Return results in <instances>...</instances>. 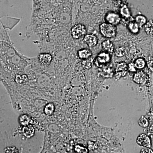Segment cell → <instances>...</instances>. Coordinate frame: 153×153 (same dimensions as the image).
I'll use <instances>...</instances> for the list:
<instances>
[{"mask_svg":"<svg viewBox=\"0 0 153 153\" xmlns=\"http://www.w3.org/2000/svg\"><path fill=\"white\" fill-rule=\"evenodd\" d=\"M100 30L102 35L107 38H112L115 37L117 28L115 26L108 23H103L100 26Z\"/></svg>","mask_w":153,"mask_h":153,"instance_id":"obj_1","label":"cell"},{"mask_svg":"<svg viewBox=\"0 0 153 153\" xmlns=\"http://www.w3.org/2000/svg\"><path fill=\"white\" fill-rule=\"evenodd\" d=\"M86 33V27L81 24L74 25L71 29V35L72 38L78 39L84 36Z\"/></svg>","mask_w":153,"mask_h":153,"instance_id":"obj_2","label":"cell"},{"mask_svg":"<svg viewBox=\"0 0 153 153\" xmlns=\"http://www.w3.org/2000/svg\"><path fill=\"white\" fill-rule=\"evenodd\" d=\"M111 59L110 53L106 52H100L96 58L95 64L97 67H102L109 63Z\"/></svg>","mask_w":153,"mask_h":153,"instance_id":"obj_3","label":"cell"},{"mask_svg":"<svg viewBox=\"0 0 153 153\" xmlns=\"http://www.w3.org/2000/svg\"><path fill=\"white\" fill-rule=\"evenodd\" d=\"M128 70V65L125 62L118 63L115 69L116 77L119 79L126 75Z\"/></svg>","mask_w":153,"mask_h":153,"instance_id":"obj_4","label":"cell"},{"mask_svg":"<svg viewBox=\"0 0 153 153\" xmlns=\"http://www.w3.org/2000/svg\"><path fill=\"white\" fill-rule=\"evenodd\" d=\"M105 20L107 23L116 26L120 23L121 16L115 12H109L105 16Z\"/></svg>","mask_w":153,"mask_h":153,"instance_id":"obj_5","label":"cell"},{"mask_svg":"<svg viewBox=\"0 0 153 153\" xmlns=\"http://www.w3.org/2000/svg\"><path fill=\"white\" fill-rule=\"evenodd\" d=\"M138 144L145 148H150L151 141L149 136L146 134H140L137 139Z\"/></svg>","mask_w":153,"mask_h":153,"instance_id":"obj_6","label":"cell"},{"mask_svg":"<svg viewBox=\"0 0 153 153\" xmlns=\"http://www.w3.org/2000/svg\"><path fill=\"white\" fill-rule=\"evenodd\" d=\"M149 79L146 73L143 71H140L137 72L134 75L133 80L135 82L138 84H144L147 82Z\"/></svg>","mask_w":153,"mask_h":153,"instance_id":"obj_7","label":"cell"},{"mask_svg":"<svg viewBox=\"0 0 153 153\" xmlns=\"http://www.w3.org/2000/svg\"><path fill=\"white\" fill-rule=\"evenodd\" d=\"M84 41L91 48L96 46L98 43V39L97 36L94 34H89L85 35L84 38Z\"/></svg>","mask_w":153,"mask_h":153,"instance_id":"obj_8","label":"cell"},{"mask_svg":"<svg viewBox=\"0 0 153 153\" xmlns=\"http://www.w3.org/2000/svg\"><path fill=\"white\" fill-rule=\"evenodd\" d=\"M52 55L49 53H41L38 56V59L40 63L44 66L50 65L52 60Z\"/></svg>","mask_w":153,"mask_h":153,"instance_id":"obj_9","label":"cell"},{"mask_svg":"<svg viewBox=\"0 0 153 153\" xmlns=\"http://www.w3.org/2000/svg\"><path fill=\"white\" fill-rule=\"evenodd\" d=\"M102 47L105 52L112 54L114 51V45L111 41L106 40L103 41L102 44Z\"/></svg>","mask_w":153,"mask_h":153,"instance_id":"obj_10","label":"cell"},{"mask_svg":"<svg viewBox=\"0 0 153 153\" xmlns=\"http://www.w3.org/2000/svg\"><path fill=\"white\" fill-rule=\"evenodd\" d=\"M78 57L82 60L90 58L92 56V52L89 49H82L79 50L77 53Z\"/></svg>","mask_w":153,"mask_h":153,"instance_id":"obj_11","label":"cell"},{"mask_svg":"<svg viewBox=\"0 0 153 153\" xmlns=\"http://www.w3.org/2000/svg\"><path fill=\"white\" fill-rule=\"evenodd\" d=\"M23 132L25 136L27 138L31 137L34 135L35 129L31 125L25 126L23 129Z\"/></svg>","mask_w":153,"mask_h":153,"instance_id":"obj_12","label":"cell"},{"mask_svg":"<svg viewBox=\"0 0 153 153\" xmlns=\"http://www.w3.org/2000/svg\"><path fill=\"white\" fill-rule=\"evenodd\" d=\"M121 16L125 19H128L131 17V13L127 5L120 8Z\"/></svg>","mask_w":153,"mask_h":153,"instance_id":"obj_13","label":"cell"},{"mask_svg":"<svg viewBox=\"0 0 153 153\" xmlns=\"http://www.w3.org/2000/svg\"><path fill=\"white\" fill-rule=\"evenodd\" d=\"M145 31L149 36L153 37V20H151L145 25Z\"/></svg>","mask_w":153,"mask_h":153,"instance_id":"obj_14","label":"cell"},{"mask_svg":"<svg viewBox=\"0 0 153 153\" xmlns=\"http://www.w3.org/2000/svg\"><path fill=\"white\" fill-rule=\"evenodd\" d=\"M128 29L131 33L137 34L139 32L140 27L136 22H130L128 24Z\"/></svg>","mask_w":153,"mask_h":153,"instance_id":"obj_15","label":"cell"},{"mask_svg":"<svg viewBox=\"0 0 153 153\" xmlns=\"http://www.w3.org/2000/svg\"><path fill=\"white\" fill-rule=\"evenodd\" d=\"M15 81L20 84H25L28 81L27 76L26 75H17L15 78Z\"/></svg>","mask_w":153,"mask_h":153,"instance_id":"obj_16","label":"cell"},{"mask_svg":"<svg viewBox=\"0 0 153 153\" xmlns=\"http://www.w3.org/2000/svg\"><path fill=\"white\" fill-rule=\"evenodd\" d=\"M135 22L140 27H141L147 23L146 18L143 15H138L136 17Z\"/></svg>","mask_w":153,"mask_h":153,"instance_id":"obj_17","label":"cell"},{"mask_svg":"<svg viewBox=\"0 0 153 153\" xmlns=\"http://www.w3.org/2000/svg\"><path fill=\"white\" fill-rule=\"evenodd\" d=\"M55 108L54 104L52 103H48L45 106L44 111L47 115H51L55 111Z\"/></svg>","mask_w":153,"mask_h":153,"instance_id":"obj_18","label":"cell"},{"mask_svg":"<svg viewBox=\"0 0 153 153\" xmlns=\"http://www.w3.org/2000/svg\"><path fill=\"white\" fill-rule=\"evenodd\" d=\"M134 65L138 69H142L146 65V62L142 58H139L135 60Z\"/></svg>","mask_w":153,"mask_h":153,"instance_id":"obj_19","label":"cell"},{"mask_svg":"<svg viewBox=\"0 0 153 153\" xmlns=\"http://www.w3.org/2000/svg\"><path fill=\"white\" fill-rule=\"evenodd\" d=\"M93 62V57H91L88 59L82 60V64L83 67L86 68H89L91 67Z\"/></svg>","mask_w":153,"mask_h":153,"instance_id":"obj_20","label":"cell"},{"mask_svg":"<svg viewBox=\"0 0 153 153\" xmlns=\"http://www.w3.org/2000/svg\"><path fill=\"white\" fill-rule=\"evenodd\" d=\"M112 2L116 7L121 8L126 5L127 0H113Z\"/></svg>","mask_w":153,"mask_h":153,"instance_id":"obj_21","label":"cell"},{"mask_svg":"<svg viewBox=\"0 0 153 153\" xmlns=\"http://www.w3.org/2000/svg\"><path fill=\"white\" fill-rule=\"evenodd\" d=\"M30 121L29 117L26 114L22 115L19 118L20 123L23 126H25L29 125Z\"/></svg>","mask_w":153,"mask_h":153,"instance_id":"obj_22","label":"cell"},{"mask_svg":"<svg viewBox=\"0 0 153 153\" xmlns=\"http://www.w3.org/2000/svg\"><path fill=\"white\" fill-rule=\"evenodd\" d=\"M115 54L117 57H122L124 56L126 54V49L125 47H120L115 50Z\"/></svg>","mask_w":153,"mask_h":153,"instance_id":"obj_23","label":"cell"},{"mask_svg":"<svg viewBox=\"0 0 153 153\" xmlns=\"http://www.w3.org/2000/svg\"><path fill=\"white\" fill-rule=\"evenodd\" d=\"M138 124L140 126L146 128L149 126V121L145 117H141L138 120Z\"/></svg>","mask_w":153,"mask_h":153,"instance_id":"obj_24","label":"cell"},{"mask_svg":"<svg viewBox=\"0 0 153 153\" xmlns=\"http://www.w3.org/2000/svg\"><path fill=\"white\" fill-rule=\"evenodd\" d=\"M74 150H75V152L77 153H86L88 152V150L86 148L79 146V145H76L75 146Z\"/></svg>","mask_w":153,"mask_h":153,"instance_id":"obj_25","label":"cell"},{"mask_svg":"<svg viewBox=\"0 0 153 153\" xmlns=\"http://www.w3.org/2000/svg\"><path fill=\"white\" fill-rule=\"evenodd\" d=\"M5 152L6 153H19V150L16 147H7L6 148L5 150Z\"/></svg>","mask_w":153,"mask_h":153,"instance_id":"obj_26","label":"cell"},{"mask_svg":"<svg viewBox=\"0 0 153 153\" xmlns=\"http://www.w3.org/2000/svg\"><path fill=\"white\" fill-rule=\"evenodd\" d=\"M146 133L148 136L153 137V124L149 128L147 129L146 130Z\"/></svg>","mask_w":153,"mask_h":153,"instance_id":"obj_27","label":"cell"},{"mask_svg":"<svg viewBox=\"0 0 153 153\" xmlns=\"http://www.w3.org/2000/svg\"><path fill=\"white\" fill-rule=\"evenodd\" d=\"M128 70L131 72H135L136 71V67L135 66L134 63H131L128 65Z\"/></svg>","mask_w":153,"mask_h":153,"instance_id":"obj_28","label":"cell"},{"mask_svg":"<svg viewBox=\"0 0 153 153\" xmlns=\"http://www.w3.org/2000/svg\"><path fill=\"white\" fill-rule=\"evenodd\" d=\"M140 153H153V151L151 149H150V148H146L142 149Z\"/></svg>","mask_w":153,"mask_h":153,"instance_id":"obj_29","label":"cell"},{"mask_svg":"<svg viewBox=\"0 0 153 153\" xmlns=\"http://www.w3.org/2000/svg\"><path fill=\"white\" fill-rule=\"evenodd\" d=\"M148 68L153 72V60H150L148 63Z\"/></svg>","mask_w":153,"mask_h":153,"instance_id":"obj_30","label":"cell"},{"mask_svg":"<svg viewBox=\"0 0 153 153\" xmlns=\"http://www.w3.org/2000/svg\"><path fill=\"white\" fill-rule=\"evenodd\" d=\"M150 117L151 120L153 121V110L151 111L150 114Z\"/></svg>","mask_w":153,"mask_h":153,"instance_id":"obj_31","label":"cell"}]
</instances>
